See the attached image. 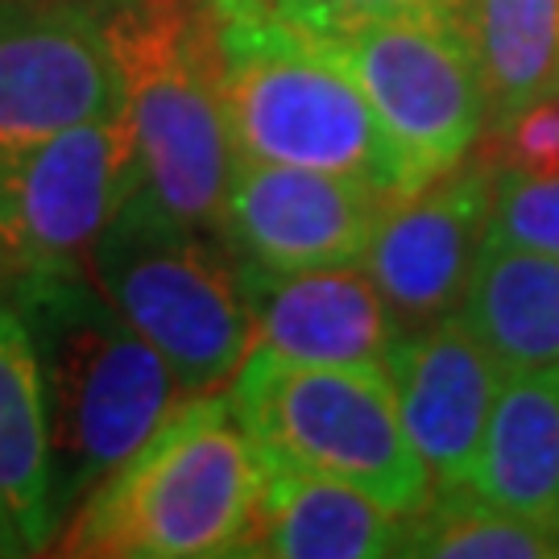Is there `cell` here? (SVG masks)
<instances>
[{
	"label": "cell",
	"mask_w": 559,
	"mask_h": 559,
	"mask_svg": "<svg viewBox=\"0 0 559 559\" xmlns=\"http://www.w3.org/2000/svg\"><path fill=\"white\" fill-rule=\"evenodd\" d=\"M221 50L224 117L237 158L307 166L369 182L385 200L411 170L302 0H207Z\"/></svg>",
	"instance_id": "6da1fadb"
},
{
	"label": "cell",
	"mask_w": 559,
	"mask_h": 559,
	"mask_svg": "<svg viewBox=\"0 0 559 559\" xmlns=\"http://www.w3.org/2000/svg\"><path fill=\"white\" fill-rule=\"evenodd\" d=\"M13 307L38 357L50 436V506L62 531L75 506L191 394L158 348L104 299L87 270L38 282Z\"/></svg>",
	"instance_id": "7a4b0ae2"
},
{
	"label": "cell",
	"mask_w": 559,
	"mask_h": 559,
	"mask_svg": "<svg viewBox=\"0 0 559 559\" xmlns=\"http://www.w3.org/2000/svg\"><path fill=\"white\" fill-rule=\"evenodd\" d=\"M261 448L228 394H191L62 522L59 556H240L258 510Z\"/></svg>",
	"instance_id": "3957f363"
},
{
	"label": "cell",
	"mask_w": 559,
	"mask_h": 559,
	"mask_svg": "<svg viewBox=\"0 0 559 559\" xmlns=\"http://www.w3.org/2000/svg\"><path fill=\"white\" fill-rule=\"evenodd\" d=\"M124 87L141 191L191 228L221 233L233 179L221 50L207 0H96Z\"/></svg>",
	"instance_id": "277c9868"
},
{
	"label": "cell",
	"mask_w": 559,
	"mask_h": 559,
	"mask_svg": "<svg viewBox=\"0 0 559 559\" xmlns=\"http://www.w3.org/2000/svg\"><path fill=\"white\" fill-rule=\"evenodd\" d=\"M87 274L158 348L187 394H212L253 353L240 261L221 233L191 228L133 191L92 245Z\"/></svg>",
	"instance_id": "5b68a950"
},
{
	"label": "cell",
	"mask_w": 559,
	"mask_h": 559,
	"mask_svg": "<svg viewBox=\"0 0 559 559\" xmlns=\"http://www.w3.org/2000/svg\"><path fill=\"white\" fill-rule=\"evenodd\" d=\"M228 402L258 448L348 480L402 519L431 493V477L399 419L394 390L378 373L302 365L253 348L228 381Z\"/></svg>",
	"instance_id": "8992f818"
},
{
	"label": "cell",
	"mask_w": 559,
	"mask_h": 559,
	"mask_svg": "<svg viewBox=\"0 0 559 559\" xmlns=\"http://www.w3.org/2000/svg\"><path fill=\"white\" fill-rule=\"evenodd\" d=\"M311 25L365 92L415 187L452 170L489 133V100L468 21L431 13H311Z\"/></svg>",
	"instance_id": "52a82bcc"
},
{
	"label": "cell",
	"mask_w": 559,
	"mask_h": 559,
	"mask_svg": "<svg viewBox=\"0 0 559 559\" xmlns=\"http://www.w3.org/2000/svg\"><path fill=\"white\" fill-rule=\"evenodd\" d=\"M138 187L124 112L41 138H0V302L87 270L92 245Z\"/></svg>",
	"instance_id": "ba28073f"
},
{
	"label": "cell",
	"mask_w": 559,
	"mask_h": 559,
	"mask_svg": "<svg viewBox=\"0 0 559 559\" xmlns=\"http://www.w3.org/2000/svg\"><path fill=\"white\" fill-rule=\"evenodd\" d=\"M498 162L480 145L452 170L381 203L360 265L402 332L456 316L489 240Z\"/></svg>",
	"instance_id": "9c48e42d"
},
{
	"label": "cell",
	"mask_w": 559,
	"mask_h": 559,
	"mask_svg": "<svg viewBox=\"0 0 559 559\" xmlns=\"http://www.w3.org/2000/svg\"><path fill=\"white\" fill-rule=\"evenodd\" d=\"M124 112L96 0H0V138H41Z\"/></svg>",
	"instance_id": "30bf717a"
},
{
	"label": "cell",
	"mask_w": 559,
	"mask_h": 559,
	"mask_svg": "<svg viewBox=\"0 0 559 559\" xmlns=\"http://www.w3.org/2000/svg\"><path fill=\"white\" fill-rule=\"evenodd\" d=\"M385 195L369 182L307 166L237 158L221 237L240 265L311 270L365 258Z\"/></svg>",
	"instance_id": "8fae6325"
},
{
	"label": "cell",
	"mask_w": 559,
	"mask_h": 559,
	"mask_svg": "<svg viewBox=\"0 0 559 559\" xmlns=\"http://www.w3.org/2000/svg\"><path fill=\"white\" fill-rule=\"evenodd\" d=\"M385 381L431 485H468L501 390L498 360L468 323L443 316L402 332L385 357Z\"/></svg>",
	"instance_id": "7c38bea8"
},
{
	"label": "cell",
	"mask_w": 559,
	"mask_h": 559,
	"mask_svg": "<svg viewBox=\"0 0 559 559\" xmlns=\"http://www.w3.org/2000/svg\"><path fill=\"white\" fill-rule=\"evenodd\" d=\"M253 320V348L302 365L360 369L385 378V357L402 336L390 302L357 261L311 270L240 265Z\"/></svg>",
	"instance_id": "4fadbf2b"
},
{
	"label": "cell",
	"mask_w": 559,
	"mask_h": 559,
	"mask_svg": "<svg viewBox=\"0 0 559 559\" xmlns=\"http://www.w3.org/2000/svg\"><path fill=\"white\" fill-rule=\"evenodd\" d=\"M402 514L357 485L311 473L261 448L258 510L240 556L253 559H381L399 556Z\"/></svg>",
	"instance_id": "5bb4252c"
},
{
	"label": "cell",
	"mask_w": 559,
	"mask_h": 559,
	"mask_svg": "<svg viewBox=\"0 0 559 559\" xmlns=\"http://www.w3.org/2000/svg\"><path fill=\"white\" fill-rule=\"evenodd\" d=\"M468 485L501 510L559 531V369L501 381Z\"/></svg>",
	"instance_id": "9a60e30c"
},
{
	"label": "cell",
	"mask_w": 559,
	"mask_h": 559,
	"mask_svg": "<svg viewBox=\"0 0 559 559\" xmlns=\"http://www.w3.org/2000/svg\"><path fill=\"white\" fill-rule=\"evenodd\" d=\"M456 316L501 378L559 369V258L485 240Z\"/></svg>",
	"instance_id": "2e32d148"
},
{
	"label": "cell",
	"mask_w": 559,
	"mask_h": 559,
	"mask_svg": "<svg viewBox=\"0 0 559 559\" xmlns=\"http://www.w3.org/2000/svg\"><path fill=\"white\" fill-rule=\"evenodd\" d=\"M0 522L17 535L25 556L59 539L38 357L13 302H0Z\"/></svg>",
	"instance_id": "e0dca14e"
},
{
	"label": "cell",
	"mask_w": 559,
	"mask_h": 559,
	"mask_svg": "<svg viewBox=\"0 0 559 559\" xmlns=\"http://www.w3.org/2000/svg\"><path fill=\"white\" fill-rule=\"evenodd\" d=\"M489 129L559 92V0H468Z\"/></svg>",
	"instance_id": "ac0fdd59"
},
{
	"label": "cell",
	"mask_w": 559,
	"mask_h": 559,
	"mask_svg": "<svg viewBox=\"0 0 559 559\" xmlns=\"http://www.w3.org/2000/svg\"><path fill=\"white\" fill-rule=\"evenodd\" d=\"M399 556L419 559H559V531L485 501L473 485L436 489L402 519Z\"/></svg>",
	"instance_id": "d6986e66"
},
{
	"label": "cell",
	"mask_w": 559,
	"mask_h": 559,
	"mask_svg": "<svg viewBox=\"0 0 559 559\" xmlns=\"http://www.w3.org/2000/svg\"><path fill=\"white\" fill-rule=\"evenodd\" d=\"M489 240L559 258V170L531 175L498 166L493 203H489Z\"/></svg>",
	"instance_id": "ffe728a7"
},
{
	"label": "cell",
	"mask_w": 559,
	"mask_h": 559,
	"mask_svg": "<svg viewBox=\"0 0 559 559\" xmlns=\"http://www.w3.org/2000/svg\"><path fill=\"white\" fill-rule=\"evenodd\" d=\"M480 145L498 166L531 175L559 170V92H547L510 120H501L498 129H489V138H480Z\"/></svg>",
	"instance_id": "44dd1931"
},
{
	"label": "cell",
	"mask_w": 559,
	"mask_h": 559,
	"mask_svg": "<svg viewBox=\"0 0 559 559\" xmlns=\"http://www.w3.org/2000/svg\"><path fill=\"white\" fill-rule=\"evenodd\" d=\"M332 17H373V13H431L468 21V0H302Z\"/></svg>",
	"instance_id": "7402d4cb"
},
{
	"label": "cell",
	"mask_w": 559,
	"mask_h": 559,
	"mask_svg": "<svg viewBox=\"0 0 559 559\" xmlns=\"http://www.w3.org/2000/svg\"><path fill=\"white\" fill-rule=\"evenodd\" d=\"M0 556H25V551H21V543H17V535H13L4 522H0Z\"/></svg>",
	"instance_id": "603a6c76"
}]
</instances>
